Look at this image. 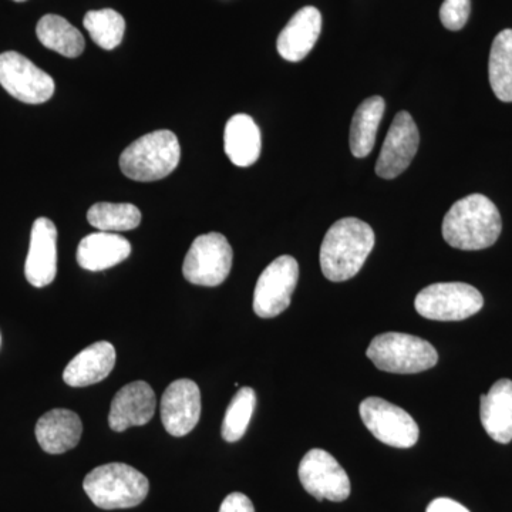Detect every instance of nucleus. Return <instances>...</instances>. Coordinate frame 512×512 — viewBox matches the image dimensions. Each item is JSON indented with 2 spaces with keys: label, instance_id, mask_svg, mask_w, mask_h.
Wrapping results in <instances>:
<instances>
[{
  "label": "nucleus",
  "instance_id": "1",
  "mask_svg": "<svg viewBox=\"0 0 512 512\" xmlns=\"http://www.w3.org/2000/svg\"><path fill=\"white\" fill-rule=\"evenodd\" d=\"M441 231L450 247L480 251L493 247L500 238L503 220L490 198L473 194L454 202L444 217Z\"/></svg>",
  "mask_w": 512,
  "mask_h": 512
},
{
  "label": "nucleus",
  "instance_id": "28",
  "mask_svg": "<svg viewBox=\"0 0 512 512\" xmlns=\"http://www.w3.org/2000/svg\"><path fill=\"white\" fill-rule=\"evenodd\" d=\"M471 13V0H444L440 20L444 28L457 32L467 25Z\"/></svg>",
  "mask_w": 512,
  "mask_h": 512
},
{
  "label": "nucleus",
  "instance_id": "15",
  "mask_svg": "<svg viewBox=\"0 0 512 512\" xmlns=\"http://www.w3.org/2000/svg\"><path fill=\"white\" fill-rule=\"evenodd\" d=\"M156 393L146 382H133L121 387L109 413V426L113 431L121 433L130 427L144 426L156 414Z\"/></svg>",
  "mask_w": 512,
  "mask_h": 512
},
{
  "label": "nucleus",
  "instance_id": "7",
  "mask_svg": "<svg viewBox=\"0 0 512 512\" xmlns=\"http://www.w3.org/2000/svg\"><path fill=\"white\" fill-rule=\"evenodd\" d=\"M232 252L228 239L218 232L200 235L185 255L183 274L192 285L220 286L232 268Z\"/></svg>",
  "mask_w": 512,
  "mask_h": 512
},
{
  "label": "nucleus",
  "instance_id": "22",
  "mask_svg": "<svg viewBox=\"0 0 512 512\" xmlns=\"http://www.w3.org/2000/svg\"><path fill=\"white\" fill-rule=\"evenodd\" d=\"M386 110L383 97H369L357 107L350 126V151L356 158H366L375 147L377 130Z\"/></svg>",
  "mask_w": 512,
  "mask_h": 512
},
{
  "label": "nucleus",
  "instance_id": "31",
  "mask_svg": "<svg viewBox=\"0 0 512 512\" xmlns=\"http://www.w3.org/2000/svg\"><path fill=\"white\" fill-rule=\"evenodd\" d=\"M15 2H26V0H15Z\"/></svg>",
  "mask_w": 512,
  "mask_h": 512
},
{
  "label": "nucleus",
  "instance_id": "4",
  "mask_svg": "<svg viewBox=\"0 0 512 512\" xmlns=\"http://www.w3.org/2000/svg\"><path fill=\"white\" fill-rule=\"evenodd\" d=\"M83 488L101 510H123L143 503L150 483L143 473L123 463L96 467L87 474Z\"/></svg>",
  "mask_w": 512,
  "mask_h": 512
},
{
  "label": "nucleus",
  "instance_id": "32",
  "mask_svg": "<svg viewBox=\"0 0 512 512\" xmlns=\"http://www.w3.org/2000/svg\"><path fill=\"white\" fill-rule=\"evenodd\" d=\"M0 342H2V336H0Z\"/></svg>",
  "mask_w": 512,
  "mask_h": 512
},
{
  "label": "nucleus",
  "instance_id": "8",
  "mask_svg": "<svg viewBox=\"0 0 512 512\" xmlns=\"http://www.w3.org/2000/svg\"><path fill=\"white\" fill-rule=\"evenodd\" d=\"M299 279V265L293 256L282 255L266 266L254 292V312L259 318L281 315L289 308Z\"/></svg>",
  "mask_w": 512,
  "mask_h": 512
},
{
  "label": "nucleus",
  "instance_id": "2",
  "mask_svg": "<svg viewBox=\"0 0 512 512\" xmlns=\"http://www.w3.org/2000/svg\"><path fill=\"white\" fill-rule=\"evenodd\" d=\"M372 227L357 218H343L329 228L320 247V268L332 282H345L359 274L375 247Z\"/></svg>",
  "mask_w": 512,
  "mask_h": 512
},
{
  "label": "nucleus",
  "instance_id": "26",
  "mask_svg": "<svg viewBox=\"0 0 512 512\" xmlns=\"http://www.w3.org/2000/svg\"><path fill=\"white\" fill-rule=\"evenodd\" d=\"M83 25L93 42L104 50L116 49L126 32V20L113 9L90 10Z\"/></svg>",
  "mask_w": 512,
  "mask_h": 512
},
{
  "label": "nucleus",
  "instance_id": "27",
  "mask_svg": "<svg viewBox=\"0 0 512 512\" xmlns=\"http://www.w3.org/2000/svg\"><path fill=\"white\" fill-rule=\"evenodd\" d=\"M256 407L255 390L242 387L229 403L224 421H222V439L228 443L239 441L247 433L249 421Z\"/></svg>",
  "mask_w": 512,
  "mask_h": 512
},
{
  "label": "nucleus",
  "instance_id": "5",
  "mask_svg": "<svg viewBox=\"0 0 512 512\" xmlns=\"http://www.w3.org/2000/svg\"><path fill=\"white\" fill-rule=\"evenodd\" d=\"M366 355L377 369L399 375L424 372L439 362L437 350L427 340L399 332L376 336Z\"/></svg>",
  "mask_w": 512,
  "mask_h": 512
},
{
  "label": "nucleus",
  "instance_id": "24",
  "mask_svg": "<svg viewBox=\"0 0 512 512\" xmlns=\"http://www.w3.org/2000/svg\"><path fill=\"white\" fill-rule=\"evenodd\" d=\"M491 89L498 100L512 103V29L495 36L488 62Z\"/></svg>",
  "mask_w": 512,
  "mask_h": 512
},
{
  "label": "nucleus",
  "instance_id": "16",
  "mask_svg": "<svg viewBox=\"0 0 512 512\" xmlns=\"http://www.w3.org/2000/svg\"><path fill=\"white\" fill-rule=\"evenodd\" d=\"M322 32V15L315 6H305L292 16L276 42L282 59L296 63L312 52Z\"/></svg>",
  "mask_w": 512,
  "mask_h": 512
},
{
  "label": "nucleus",
  "instance_id": "20",
  "mask_svg": "<svg viewBox=\"0 0 512 512\" xmlns=\"http://www.w3.org/2000/svg\"><path fill=\"white\" fill-rule=\"evenodd\" d=\"M481 424L488 436L500 444L512 440V380L501 379L480 400Z\"/></svg>",
  "mask_w": 512,
  "mask_h": 512
},
{
  "label": "nucleus",
  "instance_id": "17",
  "mask_svg": "<svg viewBox=\"0 0 512 512\" xmlns=\"http://www.w3.org/2000/svg\"><path fill=\"white\" fill-rule=\"evenodd\" d=\"M36 439L47 454H63L80 443L83 424L72 410L53 409L36 424Z\"/></svg>",
  "mask_w": 512,
  "mask_h": 512
},
{
  "label": "nucleus",
  "instance_id": "18",
  "mask_svg": "<svg viewBox=\"0 0 512 512\" xmlns=\"http://www.w3.org/2000/svg\"><path fill=\"white\" fill-rule=\"evenodd\" d=\"M116 365V349L106 340L93 343L74 356L63 372L70 387H86L107 379Z\"/></svg>",
  "mask_w": 512,
  "mask_h": 512
},
{
  "label": "nucleus",
  "instance_id": "25",
  "mask_svg": "<svg viewBox=\"0 0 512 512\" xmlns=\"http://www.w3.org/2000/svg\"><path fill=\"white\" fill-rule=\"evenodd\" d=\"M87 221L101 232H124L141 224V211L133 204L97 202L89 212Z\"/></svg>",
  "mask_w": 512,
  "mask_h": 512
},
{
  "label": "nucleus",
  "instance_id": "12",
  "mask_svg": "<svg viewBox=\"0 0 512 512\" xmlns=\"http://www.w3.org/2000/svg\"><path fill=\"white\" fill-rule=\"evenodd\" d=\"M420 134L416 121L407 111H400L394 117L379 160L376 163V174L384 180L399 177L412 164L419 150Z\"/></svg>",
  "mask_w": 512,
  "mask_h": 512
},
{
  "label": "nucleus",
  "instance_id": "11",
  "mask_svg": "<svg viewBox=\"0 0 512 512\" xmlns=\"http://www.w3.org/2000/svg\"><path fill=\"white\" fill-rule=\"evenodd\" d=\"M299 480L318 501L342 503L350 495V480L336 458L322 448H313L299 464Z\"/></svg>",
  "mask_w": 512,
  "mask_h": 512
},
{
  "label": "nucleus",
  "instance_id": "13",
  "mask_svg": "<svg viewBox=\"0 0 512 512\" xmlns=\"http://www.w3.org/2000/svg\"><path fill=\"white\" fill-rule=\"evenodd\" d=\"M164 429L174 437H184L197 426L201 417L200 387L191 379L175 380L161 399Z\"/></svg>",
  "mask_w": 512,
  "mask_h": 512
},
{
  "label": "nucleus",
  "instance_id": "23",
  "mask_svg": "<svg viewBox=\"0 0 512 512\" xmlns=\"http://www.w3.org/2000/svg\"><path fill=\"white\" fill-rule=\"evenodd\" d=\"M37 39L43 46L69 59L79 57L84 52V37L79 29L62 16L46 15L36 26Z\"/></svg>",
  "mask_w": 512,
  "mask_h": 512
},
{
  "label": "nucleus",
  "instance_id": "14",
  "mask_svg": "<svg viewBox=\"0 0 512 512\" xmlns=\"http://www.w3.org/2000/svg\"><path fill=\"white\" fill-rule=\"evenodd\" d=\"M25 275L30 285L45 288L57 275V228L49 218L33 222Z\"/></svg>",
  "mask_w": 512,
  "mask_h": 512
},
{
  "label": "nucleus",
  "instance_id": "19",
  "mask_svg": "<svg viewBox=\"0 0 512 512\" xmlns=\"http://www.w3.org/2000/svg\"><path fill=\"white\" fill-rule=\"evenodd\" d=\"M131 244L114 232H94L87 235L77 247V262L90 272L106 271L126 261Z\"/></svg>",
  "mask_w": 512,
  "mask_h": 512
},
{
  "label": "nucleus",
  "instance_id": "21",
  "mask_svg": "<svg viewBox=\"0 0 512 512\" xmlns=\"http://www.w3.org/2000/svg\"><path fill=\"white\" fill-rule=\"evenodd\" d=\"M224 143L225 154L237 167H251L261 156V130L248 114H235L228 120Z\"/></svg>",
  "mask_w": 512,
  "mask_h": 512
},
{
  "label": "nucleus",
  "instance_id": "9",
  "mask_svg": "<svg viewBox=\"0 0 512 512\" xmlns=\"http://www.w3.org/2000/svg\"><path fill=\"white\" fill-rule=\"evenodd\" d=\"M0 86L26 104H42L52 99L56 84L50 74L18 52L0 55Z\"/></svg>",
  "mask_w": 512,
  "mask_h": 512
},
{
  "label": "nucleus",
  "instance_id": "10",
  "mask_svg": "<svg viewBox=\"0 0 512 512\" xmlns=\"http://www.w3.org/2000/svg\"><path fill=\"white\" fill-rule=\"evenodd\" d=\"M360 417L367 430L390 447L410 448L419 440V426L406 410L380 397H367L360 404Z\"/></svg>",
  "mask_w": 512,
  "mask_h": 512
},
{
  "label": "nucleus",
  "instance_id": "30",
  "mask_svg": "<svg viewBox=\"0 0 512 512\" xmlns=\"http://www.w3.org/2000/svg\"><path fill=\"white\" fill-rule=\"evenodd\" d=\"M426 512H470L464 505L451 500V498H436L431 501Z\"/></svg>",
  "mask_w": 512,
  "mask_h": 512
},
{
  "label": "nucleus",
  "instance_id": "6",
  "mask_svg": "<svg viewBox=\"0 0 512 512\" xmlns=\"http://www.w3.org/2000/svg\"><path fill=\"white\" fill-rule=\"evenodd\" d=\"M423 318L439 322H458L480 312L484 298L474 286L463 282H441L424 288L414 301Z\"/></svg>",
  "mask_w": 512,
  "mask_h": 512
},
{
  "label": "nucleus",
  "instance_id": "3",
  "mask_svg": "<svg viewBox=\"0 0 512 512\" xmlns=\"http://www.w3.org/2000/svg\"><path fill=\"white\" fill-rule=\"evenodd\" d=\"M181 160V146L170 130H157L138 138L120 156L121 173L138 181L153 183L168 177Z\"/></svg>",
  "mask_w": 512,
  "mask_h": 512
},
{
  "label": "nucleus",
  "instance_id": "29",
  "mask_svg": "<svg viewBox=\"0 0 512 512\" xmlns=\"http://www.w3.org/2000/svg\"><path fill=\"white\" fill-rule=\"evenodd\" d=\"M220 512H255V508L247 495L232 493L222 501Z\"/></svg>",
  "mask_w": 512,
  "mask_h": 512
}]
</instances>
